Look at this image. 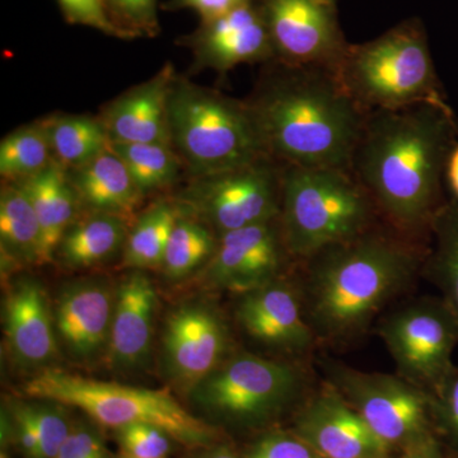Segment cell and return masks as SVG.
I'll use <instances>...</instances> for the list:
<instances>
[{"instance_id": "45", "label": "cell", "mask_w": 458, "mask_h": 458, "mask_svg": "<svg viewBox=\"0 0 458 458\" xmlns=\"http://www.w3.org/2000/svg\"><path fill=\"white\" fill-rule=\"evenodd\" d=\"M122 458H135V457H131V456H128V454H123V456Z\"/></svg>"}, {"instance_id": "14", "label": "cell", "mask_w": 458, "mask_h": 458, "mask_svg": "<svg viewBox=\"0 0 458 458\" xmlns=\"http://www.w3.org/2000/svg\"><path fill=\"white\" fill-rule=\"evenodd\" d=\"M192 54V68L227 74L238 65L276 62L269 31L258 0L200 22L198 29L177 40Z\"/></svg>"}, {"instance_id": "11", "label": "cell", "mask_w": 458, "mask_h": 458, "mask_svg": "<svg viewBox=\"0 0 458 458\" xmlns=\"http://www.w3.org/2000/svg\"><path fill=\"white\" fill-rule=\"evenodd\" d=\"M377 330L397 375L430 396L454 369L458 319L443 298L410 301L382 318Z\"/></svg>"}, {"instance_id": "16", "label": "cell", "mask_w": 458, "mask_h": 458, "mask_svg": "<svg viewBox=\"0 0 458 458\" xmlns=\"http://www.w3.org/2000/svg\"><path fill=\"white\" fill-rule=\"evenodd\" d=\"M227 345L225 322L205 304L180 307L165 324L167 369L174 381L192 390L221 366Z\"/></svg>"}, {"instance_id": "7", "label": "cell", "mask_w": 458, "mask_h": 458, "mask_svg": "<svg viewBox=\"0 0 458 458\" xmlns=\"http://www.w3.org/2000/svg\"><path fill=\"white\" fill-rule=\"evenodd\" d=\"M22 393L82 410L101 426L114 429L150 424L188 447H212L216 439V429L190 414L168 390H148L44 369L22 386Z\"/></svg>"}, {"instance_id": "34", "label": "cell", "mask_w": 458, "mask_h": 458, "mask_svg": "<svg viewBox=\"0 0 458 458\" xmlns=\"http://www.w3.org/2000/svg\"><path fill=\"white\" fill-rule=\"evenodd\" d=\"M125 454L135 458H165L171 451L170 434L150 424H131L116 429Z\"/></svg>"}, {"instance_id": "19", "label": "cell", "mask_w": 458, "mask_h": 458, "mask_svg": "<svg viewBox=\"0 0 458 458\" xmlns=\"http://www.w3.org/2000/svg\"><path fill=\"white\" fill-rule=\"evenodd\" d=\"M114 306L110 291L98 283H82L62 294L55 324L72 354L87 360L108 345Z\"/></svg>"}, {"instance_id": "40", "label": "cell", "mask_w": 458, "mask_h": 458, "mask_svg": "<svg viewBox=\"0 0 458 458\" xmlns=\"http://www.w3.org/2000/svg\"><path fill=\"white\" fill-rule=\"evenodd\" d=\"M12 420L18 445L27 458H40V439L25 403H13Z\"/></svg>"}, {"instance_id": "25", "label": "cell", "mask_w": 458, "mask_h": 458, "mask_svg": "<svg viewBox=\"0 0 458 458\" xmlns=\"http://www.w3.org/2000/svg\"><path fill=\"white\" fill-rule=\"evenodd\" d=\"M42 122L49 135L54 161L66 170L89 164L110 148V138L99 116L53 114Z\"/></svg>"}, {"instance_id": "4", "label": "cell", "mask_w": 458, "mask_h": 458, "mask_svg": "<svg viewBox=\"0 0 458 458\" xmlns=\"http://www.w3.org/2000/svg\"><path fill=\"white\" fill-rule=\"evenodd\" d=\"M335 75L366 114L420 105L454 111L419 18L403 21L375 40L351 44Z\"/></svg>"}, {"instance_id": "2", "label": "cell", "mask_w": 458, "mask_h": 458, "mask_svg": "<svg viewBox=\"0 0 458 458\" xmlns=\"http://www.w3.org/2000/svg\"><path fill=\"white\" fill-rule=\"evenodd\" d=\"M427 249L381 222L302 262L301 297L318 344L342 346L360 339L386 307L414 284Z\"/></svg>"}, {"instance_id": "26", "label": "cell", "mask_w": 458, "mask_h": 458, "mask_svg": "<svg viewBox=\"0 0 458 458\" xmlns=\"http://www.w3.org/2000/svg\"><path fill=\"white\" fill-rule=\"evenodd\" d=\"M421 274L441 291L458 319V200L445 201L434 219Z\"/></svg>"}, {"instance_id": "17", "label": "cell", "mask_w": 458, "mask_h": 458, "mask_svg": "<svg viewBox=\"0 0 458 458\" xmlns=\"http://www.w3.org/2000/svg\"><path fill=\"white\" fill-rule=\"evenodd\" d=\"M236 316L252 339L270 348L304 354L318 345L304 315L301 292L284 279L242 294Z\"/></svg>"}, {"instance_id": "41", "label": "cell", "mask_w": 458, "mask_h": 458, "mask_svg": "<svg viewBox=\"0 0 458 458\" xmlns=\"http://www.w3.org/2000/svg\"><path fill=\"white\" fill-rule=\"evenodd\" d=\"M397 458H445V454H443L441 443L436 434H433L417 445L401 451Z\"/></svg>"}, {"instance_id": "31", "label": "cell", "mask_w": 458, "mask_h": 458, "mask_svg": "<svg viewBox=\"0 0 458 458\" xmlns=\"http://www.w3.org/2000/svg\"><path fill=\"white\" fill-rule=\"evenodd\" d=\"M218 243V234L207 223L183 212L172 229L165 247L162 269L170 279L189 276L200 265L208 264Z\"/></svg>"}, {"instance_id": "21", "label": "cell", "mask_w": 458, "mask_h": 458, "mask_svg": "<svg viewBox=\"0 0 458 458\" xmlns=\"http://www.w3.org/2000/svg\"><path fill=\"white\" fill-rule=\"evenodd\" d=\"M155 309V288L146 274L138 270L123 279L114 300L108 339L110 360L114 366H137L147 357Z\"/></svg>"}, {"instance_id": "28", "label": "cell", "mask_w": 458, "mask_h": 458, "mask_svg": "<svg viewBox=\"0 0 458 458\" xmlns=\"http://www.w3.org/2000/svg\"><path fill=\"white\" fill-rule=\"evenodd\" d=\"M183 208L168 200L156 201L129 231L123 246V264L132 269L162 267L165 247Z\"/></svg>"}, {"instance_id": "1", "label": "cell", "mask_w": 458, "mask_h": 458, "mask_svg": "<svg viewBox=\"0 0 458 458\" xmlns=\"http://www.w3.org/2000/svg\"><path fill=\"white\" fill-rule=\"evenodd\" d=\"M458 143L454 111L420 105L369 114L351 171L397 233L428 245Z\"/></svg>"}, {"instance_id": "37", "label": "cell", "mask_w": 458, "mask_h": 458, "mask_svg": "<svg viewBox=\"0 0 458 458\" xmlns=\"http://www.w3.org/2000/svg\"><path fill=\"white\" fill-rule=\"evenodd\" d=\"M243 458H321L297 434L271 433L262 437Z\"/></svg>"}, {"instance_id": "5", "label": "cell", "mask_w": 458, "mask_h": 458, "mask_svg": "<svg viewBox=\"0 0 458 458\" xmlns=\"http://www.w3.org/2000/svg\"><path fill=\"white\" fill-rule=\"evenodd\" d=\"M381 222L351 170L284 165L279 223L295 262L302 264Z\"/></svg>"}, {"instance_id": "23", "label": "cell", "mask_w": 458, "mask_h": 458, "mask_svg": "<svg viewBox=\"0 0 458 458\" xmlns=\"http://www.w3.org/2000/svg\"><path fill=\"white\" fill-rule=\"evenodd\" d=\"M31 200L41 229V261L47 264L68 229L77 221L80 199L69 172L54 161L31 179L18 183Z\"/></svg>"}, {"instance_id": "24", "label": "cell", "mask_w": 458, "mask_h": 458, "mask_svg": "<svg viewBox=\"0 0 458 458\" xmlns=\"http://www.w3.org/2000/svg\"><path fill=\"white\" fill-rule=\"evenodd\" d=\"M75 221L63 237L56 254L74 269L95 267L106 261L125 246L128 219L114 214L90 212Z\"/></svg>"}, {"instance_id": "30", "label": "cell", "mask_w": 458, "mask_h": 458, "mask_svg": "<svg viewBox=\"0 0 458 458\" xmlns=\"http://www.w3.org/2000/svg\"><path fill=\"white\" fill-rule=\"evenodd\" d=\"M53 162L49 135L42 120L9 132L0 143V174L5 182L31 179Z\"/></svg>"}, {"instance_id": "3", "label": "cell", "mask_w": 458, "mask_h": 458, "mask_svg": "<svg viewBox=\"0 0 458 458\" xmlns=\"http://www.w3.org/2000/svg\"><path fill=\"white\" fill-rule=\"evenodd\" d=\"M246 101L271 158L283 165L351 170L369 114L334 72L269 63Z\"/></svg>"}, {"instance_id": "43", "label": "cell", "mask_w": 458, "mask_h": 458, "mask_svg": "<svg viewBox=\"0 0 458 458\" xmlns=\"http://www.w3.org/2000/svg\"><path fill=\"white\" fill-rule=\"evenodd\" d=\"M199 458H238V456L228 445H212Z\"/></svg>"}, {"instance_id": "44", "label": "cell", "mask_w": 458, "mask_h": 458, "mask_svg": "<svg viewBox=\"0 0 458 458\" xmlns=\"http://www.w3.org/2000/svg\"><path fill=\"white\" fill-rule=\"evenodd\" d=\"M0 458H9V457H8V454H5L4 451H2V454H0Z\"/></svg>"}, {"instance_id": "15", "label": "cell", "mask_w": 458, "mask_h": 458, "mask_svg": "<svg viewBox=\"0 0 458 458\" xmlns=\"http://www.w3.org/2000/svg\"><path fill=\"white\" fill-rule=\"evenodd\" d=\"M292 432L321 458H390L393 452L327 381L303 403Z\"/></svg>"}, {"instance_id": "39", "label": "cell", "mask_w": 458, "mask_h": 458, "mask_svg": "<svg viewBox=\"0 0 458 458\" xmlns=\"http://www.w3.org/2000/svg\"><path fill=\"white\" fill-rule=\"evenodd\" d=\"M251 2H254V0H170V2L165 3L164 9L165 11L190 9V11L198 13V16L200 17V22H207V21L221 17L223 14Z\"/></svg>"}, {"instance_id": "13", "label": "cell", "mask_w": 458, "mask_h": 458, "mask_svg": "<svg viewBox=\"0 0 458 458\" xmlns=\"http://www.w3.org/2000/svg\"><path fill=\"white\" fill-rule=\"evenodd\" d=\"M288 260L294 261L276 218L218 236L205 276L216 288L242 295L279 279Z\"/></svg>"}, {"instance_id": "42", "label": "cell", "mask_w": 458, "mask_h": 458, "mask_svg": "<svg viewBox=\"0 0 458 458\" xmlns=\"http://www.w3.org/2000/svg\"><path fill=\"white\" fill-rule=\"evenodd\" d=\"M445 182L451 189L454 198L458 200V143L451 152L448 158L447 168H445Z\"/></svg>"}, {"instance_id": "9", "label": "cell", "mask_w": 458, "mask_h": 458, "mask_svg": "<svg viewBox=\"0 0 458 458\" xmlns=\"http://www.w3.org/2000/svg\"><path fill=\"white\" fill-rule=\"evenodd\" d=\"M284 165L260 161L203 177H190L177 201L218 236L279 218Z\"/></svg>"}, {"instance_id": "8", "label": "cell", "mask_w": 458, "mask_h": 458, "mask_svg": "<svg viewBox=\"0 0 458 458\" xmlns=\"http://www.w3.org/2000/svg\"><path fill=\"white\" fill-rule=\"evenodd\" d=\"M325 381L357 410L391 451H403L434 434L432 396L399 375L364 372L340 361L322 364Z\"/></svg>"}, {"instance_id": "32", "label": "cell", "mask_w": 458, "mask_h": 458, "mask_svg": "<svg viewBox=\"0 0 458 458\" xmlns=\"http://www.w3.org/2000/svg\"><path fill=\"white\" fill-rule=\"evenodd\" d=\"M105 4L111 21L129 40L159 35L158 0H105Z\"/></svg>"}, {"instance_id": "18", "label": "cell", "mask_w": 458, "mask_h": 458, "mask_svg": "<svg viewBox=\"0 0 458 458\" xmlns=\"http://www.w3.org/2000/svg\"><path fill=\"white\" fill-rule=\"evenodd\" d=\"M165 63L146 82L126 90L99 114L111 143H168L170 99L176 78Z\"/></svg>"}, {"instance_id": "22", "label": "cell", "mask_w": 458, "mask_h": 458, "mask_svg": "<svg viewBox=\"0 0 458 458\" xmlns=\"http://www.w3.org/2000/svg\"><path fill=\"white\" fill-rule=\"evenodd\" d=\"M68 172L81 205L90 212L128 219L143 200V192L131 172L111 148L89 164Z\"/></svg>"}, {"instance_id": "36", "label": "cell", "mask_w": 458, "mask_h": 458, "mask_svg": "<svg viewBox=\"0 0 458 458\" xmlns=\"http://www.w3.org/2000/svg\"><path fill=\"white\" fill-rule=\"evenodd\" d=\"M57 3L66 22L71 25L92 27L105 35L129 40L128 36L111 21L105 0H57Z\"/></svg>"}, {"instance_id": "47", "label": "cell", "mask_w": 458, "mask_h": 458, "mask_svg": "<svg viewBox=\"0 0 458 458\" xmlns=\"http://www.w3.org/2000/svg\"><path fill=\"white\" fill-rule=\"evenodd\" d=\"M335 2H336V0H335Z\"/></svg>"}, {"instance_id": "10", "label": "cell", "mask_w": 458, "mask_h": 458, "mask_svg": "<svg viewBox=\"0 0 458 458\" xmlns=\"http://www.w3.org/2000/svg\"><path fill=\"white\" fill-rule=\"evenodd\" d=\"M306 386V376L285 361L238 354L194 388L195 400L225 420L254 424L278 414Z\"/></svg>"}, {"instance_id": "46", "label": "cell", "mask_w": 458, "mask_h": 458, "mask_svg": "<svg viewBox=\"0 0 458 458\" xmlns=\"http://www.w3.org/2000/svg\"><path fill=\"white\" fill-rule=\"evenodd\" d=\"M456 458H458V454H456Z\"/></svg>"}, {"instance_id": "20", "label": "cell", "mask_w": 458, "mask_h": 458, "mask_svg": "<svg viewBox=\"0 0 458 458\" xmlns=\"http://www.w3.org/2000/svg\"><path fill=\"white\" fill-rule=\"evenodd\" d=\"M5 334L14 357L27 366L47 363L56 354L49 304L35 280H20L8 292Z\"/></svg>"}, {"instance_id": "6", "label": "cell", "mask_w": 458, "mask_h": 458, "mask_svg": "<svg viewBox=\"0 0 458 458\" xmlns=\"http://www.w3.org/2000/svg\"><path fill=\"white\" fill-rule=\"evenodd\" d=\"M170 140L189 177L233 170L270 157L246 99L176 75L170 99Z\"/></svg>"}, {"instance_id": "27", "label": "cell", "mask_w": 458, "mask_h": 458, "mask_svg": "<svg viewBox=\"0 0 458 458\" xmlns=\"http://www.w3.org/2000/svg\"><path fill=\"white\" fill-rule=\"evenodd\" d=\"M0 238L7 259L42 265L40 223L29 195L18 183H3Z\"/></svg>"}, {"instance_id": "12", "label": "cell", "mask_w": 458, "mask_h": 458, "mask_svg": "<svg viewBox=\"0 0 458 458\" xmlns=\"http://www.w3.org/2000/svg\"><path fill=\"white\" fill-rule=\"evenodd\" d=\"M276 62L335 73L351 47L335 0H258Z\"/></svg>"}, {"instance_id": "29", "label": "cell", "mask_w": 458, "mask_h": 458, "mask_svg": "<svg viewBox=\"0 0 458 458\" xmlns=\"http://www.w3.org/2000/svg\"><path fill=\"white\" fill-rule=\"evenodd\" d=\"M110 148L123 159L144 197L171 188L185 172L179 155L168 143H111Z\"/></svg>"}, {"instance_id": "38", "label": "cell", "mask_w": 458, "mask_h": 458, "mask_svg": "<svg viewBox=\"0 0 458 458\" xmlns=\"http://www.w3.org/2000/svg\"><path fill=\"white\" fill-rule=\"evenodd\" d=\"M55 458H110L104 442L90 428H73Z\"/></svg>"}, {"instance_id": "33", "label": "cell", "mask_w": 458, "mask_h": 458, "mask_svg": "<svg viewBox=\"0 0 458 458\" xmlns=\"http://www.w3.org/2000/svg\"><path fill=\"white\" fill-rule=\"evenodd\" d=\"M25 405L40 439V458H55L73 429L65 412L56 406Z\"/></svg>"}, {"instance_id": "35", "label": "cell", "mask_w": 458, "mask_h": 458, "mask_svg": "<svg viewBox=\"0 0 458 458\" xmlns=\"http://www.w3.org/2000/svg\"><path fill=\"white\" fill-rule=\"evenodd\" d=\"M434 429L447 439L458 454V367L451 370L432 394Z\"/></svg>"}]
</instances>
